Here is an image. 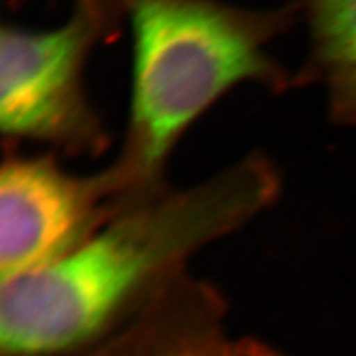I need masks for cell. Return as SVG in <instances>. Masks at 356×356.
<instances>
[{"label":"cell","instance_id":"1","mask_svg":"<svg viewBox=\"0 0 356 356\" xmlns=\"http://www.w3.org/2000/svg\"><path fill=\"white\" fill-rule=\"evenodd\" d=\"M281 175L252 153L186 191L120 211L74 248L0 281V356H77L108 337L191 255L245 226L281 195Z\"/></svg>","mask_w":356,"mask_h":356},{"label":"cell","instance_id":"2","mask_svg":"<svg viewBox=\"0 0 356 356\" xmlns=\"http://www.w3.org/2000/svg\"><path fill=\"white\" fill-rule=\"evenodd\" d=\"M132 30V91L124 146L110 172L127 204L168 191L165 168L184 132L242 83L273 94L294 74L267 52L298 22L294 9L220 0H118Z\"/></svg>","mask_w":356,"mask_h":356},{"label":"cell","instance_id":"3","mask_svg":"<svg viewBox=\"0 0 356 356\" xmlns=\"http://www.w3.org/2000/svg\"><path fill=\"white\" fill-rule=\"evenodd\" d=\"M122 15L118 0H77L57 29L0 26V136L97 153L106 136L83 89L89 52Z\"/></svg>","mask_w":356,"mask_h":356},{"label":"cell","instance_id":"4","mask_svg":"<svg viewBox=\"0 0 356 356\" xmlns=\"http://www.w3.org/2000/svg\"><path fill=\"white\" fill-rule=\"evenodd\" d=\"M124 209L108 170L82 177L49 158L0 163V281L57 259Z\"/></svg>","mask_w":356,"mask_h":356},{"label":"cell","instance_id":"5","mask_svg":"<svg viewBox=\"0 0 356 356\" xmlns=\"http://www.w3.org/2000/svg\"><path fill=\"white\" fill-rule=\"evenodd\" d=\"M222 309L213 288L183 272L124 325L77 356H230Z\"/></svg>","mask_w":356,"mask_h":356},{"label":"cell","instance_id":"6","mask_svg":"<svg viewBox=\"0 0 356 356\" xmlns=\"http://www.w3.org/2000/svg\"><path fill=\"white\" fill-rule=\"evenodd\" d=\"M309 36L294 88L324 86L332 124L356 128V0H291Z\"/></svg>","mask_w":356,"mask_h":356},{"label":"cell","instance_id":"7","mask_svg":"<svg viewBox=\"0 0 356 356\" xmlns=\"http://www.w3.org/2000/svg\"><path fill=\"white\" fill-rule=\"evenodd\" d=\"M230 356H281L266 344H260L252 340L232 343Z\"/></svg>","mask_w":356,"mask_h":356}]
</instances>
